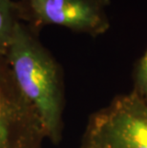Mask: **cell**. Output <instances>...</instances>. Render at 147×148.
Segmentation results:
<instances>
[{
    "instance_id": "6da1fadb",
    "label": "cell",
    "mask_w": 147,
    "mask_h": 148,
    "mask_svg": "<svg viewBox=\"0 0 147 148\" xmlns=\"http://www.w3.org/2000/svg\"><path fill=\"white\" fill-rule=\"evenodd\" d=\"M5 58L16 87L36 112L45 138L58 144L62 140L64 111L61 65L22 22L15 27Z\"/></svg>"
},
{
    "instance_id": "7a4b0ae2",
    "label": "cell",
    "mask_w": 147,
    "mask_h": 148,
    "mask_svg": "<svg viewBox=\"0 0 147 148\" xmlns=\"http://www.w3.org/2000/svg\"><path fill=\"white\" fill-rule=\"evenodd\" d=\"M82 143L93 148H147V103L133 92L116 97L91 116Z\"/></svg>"
},
{
    "instance_id": "3957f363",
    "label": "cell",
    "mask_w": 147,
    "mask_h": 148,
    "mask_svg": "<svg viewBox=\"0 0 147 148\" xmlns=\"http://www.w3.org/2000/svg\"><path fill=\"white\" fill-rule=\"evenodd\" d=\"M19 21L37 36L46 26H59L96 37L110 28L111 0H14Z\"/></svg>"
},
{
    "instance_id": "277c9868",
    "label": "cell",
    "mask_w": 147,
    "mask_h": 148,
    "mask_svg": "<svg viewBox=\"0 0 147 148\" xmlns=\"http://www.w3.org/2000/svg\"><path fill=\"white\" fill-rule=\"evenodd\" d=\"M44 131L0 55V148H42Z\"/></svg>"
},
{
    "instance_id": "5b68a950",
    "label": "cell",
    "mask_w": 147,
    "mask_h": 148,
    "mask_svg": "<svg viewBox=\"0 0 147 148\" xmlns=\"http://www.w3.org/2000/svg\"><path fill=\"white\" fill-rule=\"evenodd\" d=\"M18 22L14 0H0V55L5 56Z\"/></svg>"
},
{
    "instance_id": "8992f818",
    "label": "cell",
    "mask_w": 147,
    "mask_h": 148,
    "mask_svg": "<svg viewBox=\"0 0 147 148\" xmlns=\"http://www.w3.org/2000/svg\"><path fill=\"white\" fill-rule=\"evenodd\" d=\"M133 83L132 92L147 103V49L134 66Z\"/></svg>"
},
{
    "instance_id": "52a82bcc",
    "label": "cell",
    "mask_w": 147,
    "mask_h": 148,
    "mask_svg": "<svg viewBox=\"0 0 147 148\" xmlns=\"http://www.w3.org/2000/svg\"><path fill=\"white\" fill-rule=\"evenodd\" d=\"M80 148H93V147H91V146H89V145H87V144L82 143V144H81V147H80Z\"/></svg>"
}]
</instances>
